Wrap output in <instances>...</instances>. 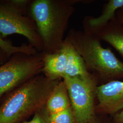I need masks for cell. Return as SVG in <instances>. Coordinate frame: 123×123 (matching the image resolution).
Returning a JSON list of instances; mask_svg holds the SVG:
<instances>
[{
  "label": "cell",
  "mask_w": 123,
  "mask_h": 123,
  "mask_svg": "<svg viewBox=\"0 0 123 123\" xmlns=\"http://www.w3.org/2000/svg\"><path fill=\"white\" fill-rule=\"evenodd\" d=\"M78 0H34L29 5V14L35 23L43 45L44 53L58 51L64 43V36L74 5Z\"/></svg>",
  "instance_id": "cell-1"
},
{
  "label": "cell",
  "mask_w": 123,
  "mask_h": 123,
  "mask_svg": "<svg viewBox=\"0 0 123 123\" xmlns=\"http://www.w3.org/2000/svg\"><path fill=\"white\" fill-rule=\"evenodd\" d=\"M60 80L37 75L6 94L0 105V123H19L45 107L49 95Z\"/></svg>",
  "instance_id": "cell-2"
},
{
  "label": "cell",
  "mask_w": 123,
  "mask_h": 123,
  "mask_svg": "<svg viewBox=\"0 0 123 123\" xmlns=\"http://www.w3.org/2000/svg\"><path fill=\"white\" fill-rule=\"evenodd\" d=\"M83 58L89 72L107 83L123 79V62L97 36L71 29L66 38Z\"/></svg>",
  "instance_id": "cell-3"
},
{
  "label": "cell",
  "mask_w": 123,
  "mask_h": 123,
  "mask_svg": "<svg viewBox=\"0 0 123 123\" xmlns=\"http://www.w3.org/2000/svg\"><path fill=\"white\" fill-rule=\"evenodd\" d=\"M43 53H18L0 65V98L37 75L42 74Z\"/></svg>",
  "instance_id": "cell-4"
},
{
  "label": "cell",
  "mask_w": 123,
  "mask_h": 123,
  "mask_svg": "<svg viewBox=\"0 0 123 123\" xmlns=\"http://www.w3.org/2000/svg\"><path fill=\"white\" fill-rule=\"evenodd\" d=\"M0 33L3 38L13 34L23 36L38 52L43 51L35 23L26 9L17 7L7 0H0Z\"/></svg>",
  "instance_id": "cell-5"
},
{
  "label": "cell",
  "mask_w": 123,
  "mask_h": 123,
  "mask_svg": "<svg viewBox=\"0 0 123 123\" xmlns=\"http://www.w3.org/2000/svg\"><path fill=\"white\" fill-rule=\"evenodd\" d=\"M98 79L93 74L86 79L66 77L62 79L67 88L76 123H88L92 118Z\"/></svg>",
  "instance_id": "cell-6"
},
{
  "label": "cell",
  "mask_w": 123,
  "mask_h": 123,
  "mask_svg": "<svg viewBox=\"0 0 123 123\" xmlns=\"http://www.w3.org/2000/svg\"><path fill=\"white\" fill-rule=\"evenodd\" d=\"M96 98L98 109L108 114H116L123 110V81L114 80L98 86Z\"/></svg>",
  "instance_id": "cell-7"
},
{
  "label": "cell",
  "mask_w": 123,
  "mask_h": 123,
  "mask_svg": "<svg viewBox=\"0 0 123 123\" xmlns=\"http://www.w3.org/2000/svg\"><path fill=\"white\" fill-rule=\"evenodd\" d=\"M123 7V0H110L106 4L98 17L87 16L84 18V31L95 34L116 17V13Z\"/></svg>",
  "instance_id": "cell-8"
},
{
  "label": "cell",
  "mask_w": 123,
  "mask_h": 123,
  "mask_svg": "<svg viewBox=\"0 0 123 123\" xmlns=\"http://www.w3.org/2000/svg\"><path fill=\"white\" fill-rule=\"evenodd\" d=\"M43 53V66L42 74L52 80L62 79L67 62V53L64 42L61 49L57 52Z\"/></svg>",
  "instance_id": "cell-9"
},
{
  "label": "cell",
  "mask_w": 123,
  "mask_h": 123,
  "mask_svg": "<svg viewBox=\"0 0 123 123\" xmlns=\"http://www.w3.org/2000/svg\"><path fill=\"white\" fill-rule=\"evenodd\" d=\"M64 42L67 49V62L63 78L79 77L86 79L91 77L93 74L88 70L80 55L68 40L65 38Z\"/></svg>",
  "instance_id": "cell-10"
},
{
  "label": "cell",
  "mask_w": 123,
  "mask_h": 123,
  "mask_svg": "<svg viewBox=\"0 0 123 123\" xmlns=\"http://www.w3.org/2000/svg\"><path fill=\"white\" fill-rule=\"evenodd\" d=\"M93 35L110 44L123 58V25L116 17Z\"/></svg>",
  "instance_id": "cell-11"
},
{
  "label": "cell",
  "mask_w": 123,
  "mask_h": 123,
  "mask_svg": "<svg viewBox=\"0 0 123 123\" xmlns=\"http://www.w3.org/2000/svg\"><path fill=\"white\" fill-rule=\"evenodd\" d=\"M71 107L70 100L64 81H59L49 95L45 106L48 114L57 113Z\"/></svg>",
  "instance_id": "cell-12"
},
{
  "label": "cell",
  "mask_w": 123,
  "mask_h": 123,
  "mask_svg": "<svg viewBox=\"0 0 123 123\" xmlns=\"http://www.w3.org/2000/svg\"><path fill=\"white\" fill-rule=\"evenodd\" d=\"M0 50L10 58L14 54L18 53H24L28 54H35L38 52L30 44L20 46H15L11 42L4 39L0 33Z\"/></svg>",
  "instance_id": "cell-13"
},
{
  "label": "cell",
  "mask_w": 123,
  "mask_h": 123,
  "mask_svg": "<svg viewBox=\"0 0 123 123\" xmlns=\"http://www.w3.org/2000/svg\"><path fill=\"white\" fill-rule=\"evenodd\" d=\"M46 116L49 123H76L71 106L57 113L49 114L46 113Z\"/></svg>",
  "instance_id": "cell-14"
},
{
  "label": "cell",
  "mask_w": 123,
  "mask_h": 123,
  "mask_svg": "<svg viewBox=\"0 0 123 123\" xmlns=\"http://www.w3.org/2000/svg\"><path fill=\"white\" fill-rule=\"evenodd\" d=\"M19 123H49L47 119L46 116L39 113H36L32 119L29 121H24Z\"/></svg>",
  "instance_id": "cell-15"
},
{
  "label": "cell",
  "mask_w": 123,
  "mask_h": 123,
  "mask_svg": "<svg viewBox=\"0 0 123 123\" xmlns=\"http://www.w3.org/2000/svg\"><path fill=\"white\" fill-rule=\"evenodd\" d=\"M9 3L13 6L21 8V9H27V6H28L31 0H7Z\"/></svg>",
  "instance_id": "cell-16"
},
{
  "label": "cell",
  "mask_w": 123,
  "mask_h": 123,
  "mask_svg": "<svg viewBox=\"0 0 123 123\" xmlns=\"http://www.w3.org/2000/svg\"><path fill=\"white\" fill-rule=\"evenodd\" d=\"M114 120L116 123H123V110L116 113Z\"/></svg>",
  "instance_id": "cell-17"
},
{
  "label": "cell",
  "mask_w": 123,
  "mask_h": 123,
  "mask_svg": "<svg viewBox=\"0 0 123 123\" xmlns=\"http://www.w3.org/2000/svg\"><path fill=\"white\" fill-rule=\"evenodd\" d=\"M116 17L122 25H123V7L119 9L116 13Z\"/></svg>",
  "instance_id": "cell-18"
},
{
  "label": "cell",
  "mask_w": 123,
  "mask_h": 123,
  "mask_svg": "<svg viewBox=\"0 0 123 123\" xmlns=\"http://www.w3.org/2000/svg\"><path fill=\"white\" fill-rule=\"evenodd\" d=\"M9 57L2 51L0 50V65L6 61Z\"/></svg>",
  "instance_id": "cell-19"
}]
</instances>
